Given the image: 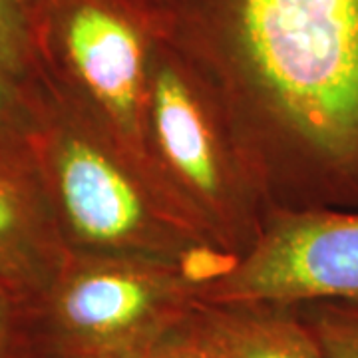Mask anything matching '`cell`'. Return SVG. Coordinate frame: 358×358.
<instances>
[{
	"instance_id": "6",
	"label": "cell",
	"mask_w": 358,
	"mask_h": 358,
	"mask_svg": "<svg viewBox=\"0 0 358 358\" xmlns=\"http://www.w3.org/2000/svg\"><path fill=\"white\" fill-rule=\"evenodd\" d=\"M189 58L192 52L173 22L157 42L152 60L148 136L181 192L203 211L221 217L233 199V178Z\"/></svg>"
},
{
	"instance_id": "13",
	"label": "cell",
	"mask_w": 358,
	"mask_h": 358,
	"mask_svg": "<svg viewBox=\"0 0 358 358\" xmlns=\"http://www.w3.org/2000/svg\"><path fill=\"white\" fill-rule=\"evenodd\" d=\"M14 296L16 294L0 282V358L8 357L14 333Z\"/></svg>"
},
{
	"instance_id": "2",
	"label": "cell",
	"mask_w": 358,
	"mask_h": 358,
	"mask_svg": "<svg viewBox=\"0 0 358 358\" xmlns=\"http://www.w3.org/2000/svg\"><path fill=\"white\" fill-rule=\"evenodd\" d=\"M176 22V0H44L36 22L40 68L76 86L134 154L148 136L155 46Z\"/></svg>"
},
{
	"instance_id": "1",
	"label": "cell",
	"mask_w": 358,
	"mask_h": 358,
	"mask_svg": "<svg viewBox=\"0 0 358 358\" xmlns=\"http://www.w3.org/2000/svg\"><path fill=\"white\" fill-rule=\"evenodd\" d=\"M178 30L259 90L324 189L358 203V0H176Z\"/></svg>"
},
{
	"instance_id": "9",
	"label": "cell",
	"mask_w": 358,
	"mask_h": 358,
	"mask_svg": "<svg viewBox=\"0 0 358 358\" xmlns=\"http://www.w3.org/2000/svg\"><path fill=\"white\" fill-rule=\"evenodd\" d=\"M44 0H0V62L18 82L40 70L36 22Z\"/></svg>"
},
{
	"instance_id": "7",
	"label": "cell",
	"mask_w": 358,
	"mask_h": 358,
	"mask_svg": "<svg viewBox=\"0 0 358 358\" xmlns=\"http://www.w3.org/2000/svg\"><path fill=\"white\" fill-rule=\"evenodd\" d=\"M0 138V282L14 294H46L68 257L40 176Z\"/></svg>"
},
{
	"instance_id": "12",
	"label": "cell",
	"mask_w": 358,
	"mask_h": 358,
	"mask_svg": "<svg viewBox=\"0 0 358 358\" xmlns=\"http://www.w3.org/2000/svg\"><path fill=\"white\" fill-rule=\"evenodd\" d=\"M18 84L0 62V138H14L30 128V110L18 92Z\"/></svg>"
},
{
	"instance_id": "11",
	"label": "cell",
	"mask_w": 358,
	"mask_h": 358,
	"mask_svg": "<svg viewBox=\"0 0 358 358\" xmlns=\"http://www.w3.org/2000/svg\"><path fill=\"white\" fill-rule=\"evenodd\" d=\"M307 324L329 358H358V307L317 303Z\"/></svg>"
},
{
	"instance_id": "4",
	"label": "cell",
	"mask_w": 358,
	"mask_h": 358,
	"mask_svg": "<svg viewBox=\"0 0 358 358\" xmlns=\"http://www.w3.org/2000/svg\"><path fill=\"white\" fill-rule=\"evenodd\" d=\"M203 281L176 265L78 255L48 296L50 319L68 358H124L197 307Z\"/></svg>"
},
{
	"instance_id": "10",
	"label": "cell",
	"mask_w": 358,
	"mask_h": 358,
	"mask_svg": "<svg viewBox=\"0 0 358 358\" xmlns=\"http://www.w3.org/2000/svg\"><path fill=\"white\" fill-rule=\"evenodd\" d=\"M124 358H225L197 315V307L187 317L171 324L152 343Z\"/></svg>"
},
{
	"instance_id": "14",
	"label": "cell",
	"mask_w": 358,
	"mask_h": 358,
	"mask_svg": "<svg viewBox=\"0 0 358 358\" xmlns=\"http://www.w3.org/2000/svg\"><path fill=\"white\" fill-rule=\"evenodd\" d=\"M64 358H68V357H64Z\"/></svg>"
},
{
	"instance_id": "8",
	"label": "cell",
	"mask_w": 358,
	"mask_h": 358,
	"mask_svg": "<svg viewBox=\"0 0 358 358\" xmlns=\"http://www.w3.org/2000/svg\"><path fill=\"white\" fill-rule=\"evenodd\" d=\"M197 315L225 358H329L308 324L263 305H199Z\"/></svg>"
},
{
	"instance_id": "3",
	"label": "cell",
	"mask_w": 358,
	"mask_h": 358,
	"mask_svg": "<svg viewBox=\"0 0 358 358\" xmlns=\"http://www.w3.org/2000/svg\"><path fill=\"white\" fill-rule=\"evenodd\" d=\"M38 136V169L52 211L82 255L178 267L185 235L112 145L68 122L44 126Z\"/></svg>"
},
{
	"instance_id": "5",
	"label": "cell",
	"mask_w": 358,
	"mask_h": 358,
	"mask_svg": "<svg viewBox=\"0 0 358 358\" xmlns=\"http://www.w3.org/2000/svg\"><path fill=\"white\" fill-rule=\"evenodd\" d=\"M197 303L358 307V213L319 209L275 219L239 263L205 282Z\"/></svg>"
}]
</instances>
